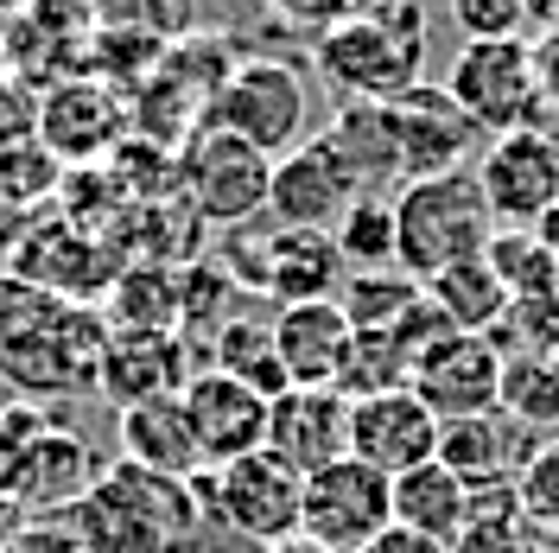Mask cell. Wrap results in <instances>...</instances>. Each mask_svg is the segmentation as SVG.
Masks as SVG:
<instances>
[{
    "label": "cell",
    "instance_id": "6da1fadb",
    "mask_svg": "<svg viewBox=\"0 0 559 553\" xmlns=\"http://www.w3.org/2000/svg\"><path fill=\"white\" fill-rule=\"evenodd\" d=\"M70 528L83 553H198L210 516L191 478H159L146 464L115 458L70 509Z\"/></svg>",
    "mask_w": 559,
    "mask_h": 553
},
{
    "label": "cell",
    "instance_id": "7a4b0ae2",
    "mask_svg": "<svg viewBox=\"0 0 559 553\" xmlns=\"http://www.w3.org/2000/svg\"><path fill=\"white\" fill-rule=\"evenodd\" d=\"M312 70L344 103H394L426 83V0H388L312 38Z\"/></svg>",
    "mask_w": 559,
    "mask_h": 553
},
{
    "label": "cell",
    "instance_id": "3957f363",
    "mask_svg": "<svg viewBox=\"0 0 559 553\" xmlns=\"http://www.w3.org/2000/svg\"><path fill=\"white\" fill-rule=\"evenodd\" d=\"M489 236H496V216L471 173L419 178V185L394 191V268L414 274L419 286L471 255H484Z\"/></svg>",
    "mask_w": 559,
    "mask_h": 553
},
{
    "label": "cell",
    "instance_id": "277c9868",
    "mask_svg": "<svg viewBox=\"0 0 559 553\" xmlns=\"http://www.w3.org/2000/svg\"><path fill=\"white\" fill-rule=\"evenodd\" d=\"M198 503H204L210 528L236 534L248 548H280L299 534V496H306V478L293 464H280L274 451H248V458H229L216 471H198Z\"/></svg>",
    "mask_w": 559,
    "mask_h": 553
},
{
    "label": "cell",
    "instance_id": "5b68a950",
    "mask_svg": "<svg viewBox=\"0 0 559 553\" xmlns=\"http://www.w3.org/2000/svg\"><path fill=\"white\" fill-rule=\"evenodd\" d=\"M210 128L248 140L254 153L280 160L286 146L306 140L312 121V96H306V70L286 64V58H236L229 77L216 83V96L204 108Z\"/></svg>",
    "mask_w": 559,
    "mask_h": 553
},
{
    "label": "cell",
    "instance_id": "8992f818",
    "mask_svg": "<svg viewBox=\"0 0 559 553\" xmlns=\"http://www.w3.org/2000/svg\"><path fill=\"white\" fill-rule=\"evenodd\" d=\"M445 96L471 115L477 134L540 128V58L527 38H464L445 70Z\"/></svg>",
    "mask_w": 559,
    "mask_h": 553
},
{
    "label": "cell",
    "instance_id": "52a82bcc",
    "mask_svg": "<svg viewBox=\"0 0 559 553\" xmlns=\"http://www.w3.org/2000/svg\"><path fill=\"white\" fill-rule=\"evenodd\" d=\"M394 521V478L369 471L362 458H337L306 478L299 534L324 553H369L376 534Z\"/></svg>",
    "mask_w": 559,
    "mask_h": 553
},
{
    "label": "cell",
    "instance_id": "ba28073f",
    "mask_svg": "<svg viewBox=\"0 0 559 553\" xmlns=\"http://www.w3.org/2000/svg\"><path fill=\"white\" fill-rule=\"evenodd\" d=\"M382 128H388V153H394V191L419 185V178L464 173V160L477 146V128L445 96V83H414L407 96L382 103Z\"/></svg>",
    "mask_w": 559,
    "mask_h": 553
},
{
    "label": "cell",
    "instance_id": "9c48e42d",
    "mask_svg": "<svg viewBox=\"0 0 559 553\" xmlns=\"http://www.w3.org/2000/svg\"><path fill=\"white\" fill-rule=\"evenodd\" d=\"M267 178H274V160L254 153L248 140L223 134V128H191V140L178 146V185L191 210L204 223H248L267 210Z\"/></svg>",
    "mask_w": 559,
    "mask_h": 553
},
{
    "label": "cell",
    "instance_id": "30bf717a",
    "mask_svg": "<svg viewBox=\"0 0 559 553\" xmlns=\"http://www.w3.org/2000/svg\"><path fill=\"white\" fill-rule=\"evenodd\" d=\"M362 198V178L331 134H306L286 146L267 178V216L280 230H337V216Z\"/></svg>",
    "mask_w": 559,
    "mask_h": 553
},
{
    "label": "cell",
    "instance_id": "8fae6325",
    "mask_svg": "<svg viewBox=\"0 0 559 553\" xmlns=\"http://www.w3.org/2000/svg\"><path fill=\"white\" fill-rule=\"evenodd\" d=\"M344 255L331 243V230H261L254 243L229 248V280L254 286V293H274L280 306H299V299H337L344 286Z\"/></svg>",
    "mask_w": 559,
    "mask_h": 553
},
{
    "label": "cell",
    "instance_id": "7c38bea8",
    "mask_svg": "<svg viewBox=\"0 0 559 553\" xmlns=\"http://www.w3.org/2000/svg\"><path fill=\"white\" fill-rule=\"evenodd\" d=\"M477 191L496 223H540L559 210V134L554 128H509L489 140L484 166H477Z\"/></svg>",
    "mask_w": 559,
    "mask_h": 553
},
{
    "label": "cell",
    "instance_id": "4fadbf2b",
    "mask_svg": "<svg viewBox=\"0 0 559 553\" xmlns=\"http://www.w3.org/2000/svg\"><path fill=\"white\" fill-rule=\"evenodd\" d=\"M414 388L439 420H471L502 408V350L484 331H439L414 356Z\"/></svg>",
    "mask_w": 559,
    "mask_h": 553
},
{
    "label": "cell",
    "instance_id": "5bb4252c",
    "mask_svg": "<svg viewBox=\"0 0 559 553\" xmlns=\"http://www.w3.org/2000/svg\"><path fill=\"white\" fill-rule=\"evenodd\" d=\"M349 458H362L382 478H401L426 458H439V414L414 388L362 395V401H349Z\"/></svg>",
    "mask_w": 559,
    "mask_h": 553
},
{
    "label": "cell",
    "instance_id": "9a60e30c",
    "mask_svg": "<svg viewBox=\"0 0 559 553\" xmlns=\"http://www.w3.org/2000/svg\"><path fill=\"white\" fill-rule=\"evenodd\" d=\"M267 451L312 478L324 464L349 458V395L344 388H286L267 401Z\"/></svg>",
    "mask_w": 559,
    "mask_h": 553
},
{
    "label": "cell",
    "instance_id": "2e32d148",
    "mask_svg": "<svg viewBox=\"0 0 559 553\" xmlns=\"http://www.w3.org/2000/svg\"><path fill=\"white\" fill-rule=\"evenodd\" d=\"M185 414H191L198 451H204V471L267 446V401L223 369H198L185 381Z\"/></svg>",
    "mask_w": 559,
    "mask_h": 553
},
{
    "label": "cell",
    "instance_id": "e0dca14e",
    "mask_svg": "<svg viewBox=\"0 0 559 553\" xmlns=\"http://www.w3.org/2000/svg\"><path fill=\"white\" fill-rule=\"evenodd\" d=\"M198 369L204 363L185 350L178 331H115L90 381L103 388L115 408H134V401H153V395H185V381Z\"/></svg>",
    "mask_w": 559,
    "mask_h": 553
},
{
    "label": "cell",
    "instance_id": "ac0fdd59",
    "mask_svg": "<svg viewBox=\"0 0 559 553\" xmlns=\"http://www.w3.org/2000/svg\"><path fill=\"white\" fill-rule=\"evenodd\" d=\"M274 350H280V369L293 388H337L344 376V356L356 344L349 318L337 299H299V306H280L274 311Z\"/></svg>",
    "mask_w": 559,
    "mask_h": 553
},
{
    "label": "cell",
    "instance_id": "d6986e66",
    "mask_svg": "<svg viewBox=\"0 0 559 553\" xmlns=\"http://www.w3.org/2000/svg\"><path fill=\"white\" fill-rule=\"evenodd\" d=\"M96 458L90 446L76 439V433H38L33 446L20 451L7 471H0V490L20 503V509H76L83 503V490L96 484Z\"/></svg>",
    "mask_w": 559,
    "mask_h": 553
},
{
    "label": "cell",
    "instance_id": "ffe728a7",
    "mask_svg": "<svg viewBox=\"0 0 559 553\" xmlns=\"http://www.w3.org/2000/svg\"><path fill=\"white\" fill-rule=\"evenodd\" d=\"M38 140L45 153H58L70 166H90L96 153H108L121 128H128V108L108 96L103 83H58L45 103H38Z\"/></svg>",
    "mask_w": 559,
    "mask_h": 553
},
{
    "label": "cell",
    "instance_id": "44dd1931",
    "mask_svg": "<svg viewBox=\"0 0 559 553\" xmlns=\"http://www.w3.org/2000/svg\"><path fill=\"white\" fill-rule=\"evenodd\" d=\"M527 426L509 420L502 408L489 414H471V420H439V464H452L457 478L471 490H489V484H515L527 464Z\"/></svg>",
    "mask_w": 559,
    "mask_h": 553
},
{
    "label": "cell",
    "instance_id": "7402d4cb",
    "mask_svg": "<svg viewBox=\"0 0 559 553\" xmlns=\"http://www.w3.org/2000/svg\"><path fill=\"white\" fill-rule=\"evenodd\" d=\"M121 458L159 471V478H198L204 451H198L191 414H185V395H153V401L121 408Z\"/></svg>",
    "mask_w": 559,
    "mask_h": 553
},
{
    "label": "cell",
    "instance_id": "603a6c76",
    "mask_svg": "<svg viewBox=\"0 0 559 553\" xmlns=\"http://www.w3.org/2000/svg\"><path fill=\"white\" fill-rule=\"evenodd\" d=\"M471 509H477V490L439 458H426V464L394 478V521L414 528V534H432V541L457 548V534L471 528Z\"/></svg>",
    "mask_w": 559,
    "mask_h": 553
},
{
    "label": "cell",
    "instance_id": "cb8c5ba5",
    "mask_svg": "<svg viewBox=\"0 0 559 553\" xmlns=\"http://www.w3.org/2000/svg\"><path fill=\"white\" fill-rule=\"evenodd\" d=\"M426 299H432V311H439L452 331H484L489 338V331L509 318V286L489 268V248L471 255V261H457V268H445V274H432L426 280Z\"/></svg>",
    "mask_w": 559,
    "mask_h": 553
},
{
    "label": "cell",
    "instance_id": "d4e9b609",
    "mask_svg": "<svg viewBox=\"0 0 559 553\" xmlns=\"http://www.w3.org/2000/svg\"><path fill=\"white\" fill-rule=\"evenodd\" d=\"M210 369L236 376L242 388H254L261 401H280V395L293 388L286 369H280L274 331H267V325H248V318H229V325L216 331V344H210Z\"/></svg>",
    "mask_w": 559,
    "mask_h": 553
},
{
    "label": "cell",
    "instance_id": "484cf974",
    "mask_svg": "<svg viewBox=\"0 0 559 553\" xmlns=\"http://www.w3.org/2000/svg\"><path fill=\"white\" fill-rule=\"evenodd\" d=\"M331 243H337L349 274H388L394 268V191H362L337 216Z\"/></svg>",
    "mask_w": 559,
    "mask_h": 553
},
{
    "label": "cell",
    "instance_id": "4316f807",
    "mask_svg": "<svg viewBox=\"0 0 559 553\" xmlns=\"http://www.w3.org/2000/svg\"><path fill=\"white\" fill-rule=\"evenodd\" d=\"M419 299H426V286L401 268H388V274H349L337 306H344L349 331H401Z\"/></svg>",
    "mask_w": 559,
    "mask_h": 553
},
{
    "label": "cell",
    "instance_id": "83f0119b",
    "mask_svg": "<svg viewBox=\"0 0 559 553\" xmlns=\"http://www.w3.org/2000/svg\"><path fill=\"white\" fill-rule=\"evenodd\" d=\"M407 381H414V344L401 331H356V344L344 356V376H337V388H344L349 401L407 388Z\"/></svg>",
    "mask_w": 559,
    "mask_h": 553
},
{
    "label": "cell",
    "instance_id": "f1b7e54d",
    "mask_svg": "<svg viewBox=\"0 0 559 553\" xmlns=\"http://www.w3.org/2000/svg\"><path fill=\"white\" fill-rule=\"evenodd\" d=\"M489 268L502 274L509 286V306H522V299H554L559 293V255L534 230H496L489 236Z\"/></svg>",
    "mask_w": 559,
    "mask_h": 553
},
{
    "label": "cell",
    "instance_id": "f546056e",
    "mask_svg": "<svg viewBox=\"0 0 559 553\" xmlns=\"http://www.w3.org/2000/svg\"><path fill=\"white\" fill-rule=\"evenodd\" d=\"M515 503H522L527 521H540V528L559 534V439H540L527 451L522 478H515Z\"/></svg>",
    "mask_w": 559,
    "mask_h": 553
},
{
    "label": "cell",
    "instance_id": "4dcf8cb0",
    "mask_svg": "<svg viewBox=\"0 0 559 553\" xmlns=\"http://www.w3.org/2000/svg\"><path fill=\"white\" fill-rule=\"evenodd\" d=\"M464 38H527V0H452Z\"/></svg>",
    "mask_w": 559,
    "mask_h": 553
},
{
    "label": "cell",
    "instance_id": "1f68e13d",
    "mask_svg": "<svg viewBox=\"0 0 559 553\" xmlns=\"http://www.w3.org/2000/svg\"><path fill=\"white\" fill-rule=\"evenodd\" d=\"M286 26H299V33H331V26H344V20H362V13H376L388 0H267Z\"/></svg>",
    "mask_w": 559,
    "mask_h": 553
},
{
    "label": "cell",
    "instance_id": "d6a6232c",
    "mask_svg": "<svg viewBox=\"0 0 559 553\" xmlns=\"http://www.w3.org/2000/svg\"><path fill=\"white\" fill-rule=\"evenodd\" d=\"M369 553H452L445 541H432V534H414V528H401V521H388L382 534H376V548Z\"/></svg>",
    "mask_w": 559,
    "mask_h": 553
},
{
    "label": "cell",
    "instance_id": "836d02e7",
    "mask_svg": "<svg viewBox=\"0 0 559 553\" xmlns=\"http://www.w3.org/2000/svg\"><path fill=\"white\" fill-rule=\"evenodd\" d=\"M527 26H540L547 38H559V0H527Z\"/></svg>",
    "mask_w": 559,
    "mask_h": 553
},
{
    "label": "cell",
    "instance_id": "e575fe53",
    "mask_svg": "<svg viewBox=\"0 0 559 553\" xmlns=\"http://www.w3.org/2000/svg\"><path fill=\"white\" fill-rule=\"evenodd\" d=\"M267 553H324V548H312L306 534H293V541H280V548H267Z\"/></svg>",
    "mask_w": 559,
    "mask_h": 553
}]
</instances>
